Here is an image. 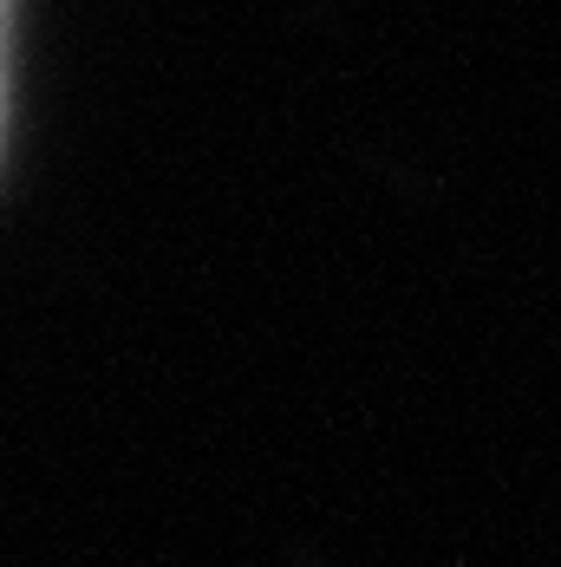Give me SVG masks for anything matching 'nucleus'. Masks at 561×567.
Instances as JSON below:
<instances>
[{"label":"nucleus","instance_id":"nucleus-1","mask_svg":"<svg viewBox=\"0 0 561 567\" xmlns=\"http://www.w3.org/2000/svg\"><path fill=\"white\" fill-rule=\"evenodd\" d=\"M0 13H7V0H0Z\"/></svg>","mask_w":561,"mask_h":567}]
</instances>
